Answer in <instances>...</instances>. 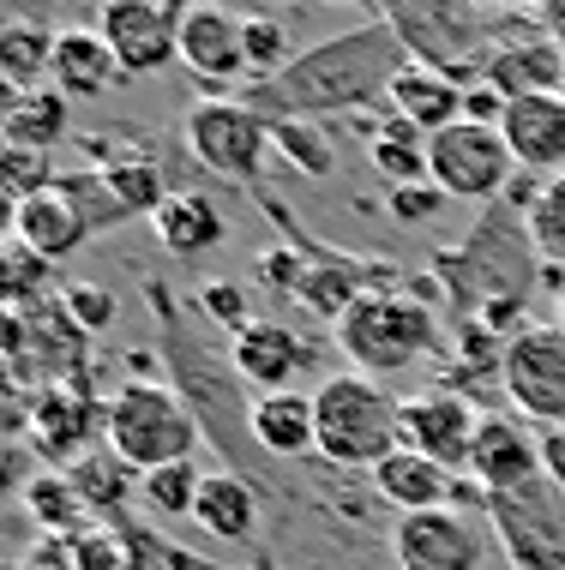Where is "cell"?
<instances>
[{
  "label": "cell",
  "instance_id": "obj_41",
  "mask_svg": "<svg viewBox=\"0 0 565 570\" xmlns=\"http://www.w3.org/2000/svg\"><path fill=\"white\" fill-rule=\"evenodd\" d=\"M42 276H49V265H42L37 253H25V246L12 240L7 253H0V301H19V295H30V288L42 283Z\"/></svg>",
  "mask_w": 565,
  "mask_h": 570
},
{
  "label": "cell",
  "instance_id": "obj_28",
  "mask_svg": "<svg viewBox=\"0 0 565 570\" xmlns=\"http://www.w3.org/2000/svg\"><path fill=\"white\" fill-rule=\"evenodd\" d=\"M368 163L373 175H386V187H421L427 180V132H416L409 120H373L368 127Z\"/></svg>",
  "mask_w": 565,
  "mask_h": 570
},
{
  "label": "cell",
  "instance_id": "obj_7",
  "mask_svg": "<svg viewBox=\"0 0 565 570\" xmlns=\"http://www.w3.org/2000/svg\"><path fill=\"white\" fill-rule=\"evenodd\" d=\"M499 391L517 403L529 426L565 433V331L559 325H517L499 354Z\"/></svg>",
  "mask_w": 565,
  "mask_h": 570
},
{
  "label": "cell",
  "instance_id": "obj_22",
  "mask_svg": "<svg viewBox=\"0 0 565 570\" xmlns=\"http://www.w3.org/2000/svg\"><path fill=\"white\" fill-rule=\"evenodd\" d=\"M386 109L397 120H409L416 132L434 138V132H446V127L464 120V85H451L446 72L416 67V60H409V67L391 79V90H386Z\"/></svg>",
  "mask_w": 565,
  "mask_h": 570
},
{
  "label": "cell",
  "instance_id": "obj_34",
  "mask_svg": "<svg viewBox=\"0 0 565 570\" xmlns=\"http://www.w3.org/2000/svg\"><path fill=\"white\" fill-rule=\"evenodd\" d=\"M198 487H205V474L193 462H169V469H150L139 481V504L150 517H193Z\"/></svg>",
  "mask_w": 565,
  "mask_h": 570
},
{
  "label": "cell",
  "instance_id": "obj_35",
  "mask_svg": "<svg viewBox=\"0 0 565 570\" xmlns=\"http://www.w3.org/2000/svg\"><path fill=\"white\" fill-rule=\"evenodd\" d=\"M55 187V157L25 145H0V205H25V198Z\"/></svg>",
  "mask_w": 565,
  "mask_h": 570
},
{
  "label": "cell",
  "instance_id": "obj_37",
  "mask_svg": "<svg viewBox=\"0 0 565 570\" xmlns=\"http://www.w3.org/2000/svg\"><path fill=\"white\" fill-rule=\"evenodd\" d=\"M60 313H67L85 336H103L120 318V301H115V288L90 283V276H72V283H60Z\"/></svg>",
  "mask_w": 565,
  "mask_h": 570
},
{
  "label": "cell",
  "instance_id": "obj_12",
  "mask_svg": "<svg viewBox=\"0 0 565 570\" xmlns=\"http://www.w3.org/2000/svg\"><path fill=\"white\" fill-rule=\"evenodd\" d=\"M25 433H30V456H42L49 469H67L85 451H97L90 439L103 433V403L90 396L85 379H55L37 391Z\"/></svg>",
  "mask_w": 565,
  "mask_h": 570
},
{
  "label": "cell",
  "instance_id": "obj_2",
  "mask_svg": "<svg viewBox=\"0 0 565 570\" xmlns=\"http://www.w3.org/2000/svg\"><path fill=\"white\" fill-rule=\"evenodd\" d=\"M379 19L397 30V42L409 49L416 67H434L451 85L469 90V85H481L499 42L529 24V12L517 19V12H476V7H451V0H416V7H386Z\"/></svg>",
  "mask_w": 565,
  "mask_h": 570
},
{
  "label": "cell",
  "instance_id": "obj_6",
  "mask_svg": "<svg viewBox=\"0 0 565 570\" xmlns=\"http://www.w3.org/2000/svg\"><path fill=\"white\" fill-rule=\"evenodd\" d=\"M181 138L211 175L235 180V187H265V157H271V120L253 115L235 97H205L181 115Z\"/></svg>",
  "mask_w": 565,
  "mask_h": 570
},
{
  "label": "cell",
  "instance_id": "obj_40",
  "mask_svg": "<svg viewBox=\"0 0 565 570\" xmlns=\"http://www.w3.org/2000/svg\"><path fill=\"white\" fill-rule=\"evenodd\" d=\"M446 205H451V198L439 193L434 180H421V187H391V193H386V217H391V223H403V228L434 223Z\"/></svg>",
  "mask_w": 565,
  "mask_h": 570
},
{
  "label": "cell",
  "instance_id": "obj_43",
  "mask_svg": "<svg viewBox=\"0 0 565 570\" xmlns=\"http://www.w3.org/2000/svg\"><path fill=\"white\" fill-rule=\"evenodd\" d=\"M464 120H476V127H499V120H506V97H499L494 85H469L464 90Z\"/></svg>",
  "mask_w": 565,
  "mask_h": 570
},
{
  "label": "cell",
  "instance_id": "obj_1",
  "mask_svg": "<svg viewBox=\"0 0 565 570\" xmlns=\"http://www.w3.org/2000/svg\"><path fill=\"white\" fill-rule=\"evenodd\" d=\"M409 67V49L397 42V30L386 19H368L355 30L301 49L277 79L253 85L247 109L265 120H319V115H361L373 102H386L391 79Z\"/></svg>",
  "mask_w": 565,
  "mask_h": 570
},
{
  "label": "cell",
  "instance_id": "obj_8",
  "mask_svg": "<svg viewBox=\"0 0 565 570\" xmlns=\"http://www.w3.org/2000/svg\"><path fill=\"white\" fill-rule=\"evenodd\" d=\"M512 150L499 127H476V120H457V127L427 138V180H434L446 198H464V205H487V198L512 193Z\"/></svg>",
  "mask_w": 565,
  "mask_h": 570
},
{
  "label": "cell",
  "instance_id": "obj_15",
  "mask_svg": "<svg viewBox=\"0 0 565 570\" xmlns=\"http://www.w3.org/2000/svg\"><path fill=\"white\" fill-rule=\"evenodd\" d=\"M476 492H517L529 481H542V433L517 414H481L476 433V456H469Z\"/></svg>",
  "mask_w": 565,
  "mask_h": 570
},
{
  "label": "cell",
  "instance_id": "obj_24",
  "mask_svg": "<svg viewBox=\"0 0 565 570\" xmlns=\"http://www.w3.org/2000/svg\"><path fill=\"white\" fill-rule=\"evenodd\" d=\"M60 474L72 481V492H79V504L90 511V522H120V511L139 499V481H145V474L133 469V462H120L109 444L85 451L79 462H67Z\"/></svg>",
  "mask_w": 565,
  "mask_h": 570
},
{
  "label": "cell",
  "instance_id": "obj_26",
  "mask_svg": "<svg viewBox=\"0 0 565 570\" xmlns=\"http://www.w3.org/2000/svg\"><path fill=\"white\" fill-rule=\"evenodd\" d=\"M150 228H157V240L169 246L175 258H205V253H217V246L228 240V217L217 210V198H205L193 187L163 198V210L150 217Z\"/></svg>",
  "mask_w": 565,
  "mask_h": 570
},
{
  "label": "cell",
  "instance_id": "obj_3",
  "mask_svg": "<svg viewBox=\"0 0 565 570\" xmlns=\"http://www.w3.org/2000/svg\"><path fill=\"white\" fill-rule=\"evenodd\" d=\"M397 396L379 379L361 373H331L313 384V433H319V456L331 469H379L403 433H397Z\"/></svg>",
  "mask_w": 565,
  "mask_h": 570
},
{
  "label": "cell",
  "instance_id": "obj_36",
  "mask_svg": "<svg viewBox=\"0 0 565 570\" xmlns=\"http://www.w3.org/2000/svg\"><path fill=\"white\" fill-rule=\"evenodd\" d=\"M524 235H529V246H536L547 265H559V271H565V175L542 180L536 205H529Z\"/></svg>",
  "mask_w": 565,
  "mask_h": 570
},
{
  "label": "cell",
  "instance_id": "obj_5",
  "mask_svg": "<svg viewBox=\"0 0 565 570\" xmlns=\"http://www.w3.org/2000/svg\"><path fill=\"white\" fill-rule=\"evenodd\" d=\"M439 343L434 306L421 295H397V288H379V295L355 301L349 318L338 325V348L349 361V373L361 379H397L416 361H427Z\"/></svg>",
  "mask_w": 565,
  "mask_h": 570
},
{
  "label": "cell",
  "instance_id": "obj_19",
  "mask_svg": "<svg viewBox=\"0 0 565 570\" xmlns=\"http://www.w3.org/2000/svg\"><path fill=\"white\" fill-rule=\"evenodd\" d=\"M12 240H19L25 253H37L42 265H60V258H72L90 240V223H85V210L72 205V193L55 180L49 193L12 205Z\"/></svg>",
  "mask_w": 565,
  "mask_h": 570
},
{
  "label": "cell",
  "instance_id": "obj_44",
  "mask_svg": "<svg viewBox=\"0 0 565 570\" xmlns=\"http://www.w3.org/2000/svg\"><path fill=\"white\" fill-rule=\"evenodd\" d=\"M25 102V90H12L7 79H0V132H7V120H12V109Z\"/></svg>",
  "mask_w": 565,
  "mask_h": 570
},
{
  "label": "cell",
  "instance_id": "obj_29",
  "mask_svg": "<svg viewBox=\"0 0 565 570\" xmlns=\"http://www.w3.org/2000/svg\"><path fill=\"white\" fill-rule=\"evenodd\" d=\"M49 67H55V30L37 24V19H12L0 24V79L12 90H42L49 85Z\"/></svg>",
  "mask_w": 565,
  "mask_h": 570
},
{
  "label": "cell",
  "instance_id": "obj_21",
  "mask_svg": "<svg viewBox=\"0 0 565 570\" xmlns=\"http://www.w3.org/2000/svg\"><path fill=\"white\" fill-rule=\"evenodd\" d=\"M127 79L120 72L115 49L97 37V24H67L55 30V67H49V85L60 90L67 102H97Z\"/></svg>",
  "mask_w": 565,
  "mask_h": 570
},
{
  "label": "cell",
  "instance_id": "obj_39",
  "mask_svg": "<svg viewBox=\"0 0 565 570\" xmlns=\"http://www.w3.org/2000/svg\"><path fill=\"white\" fill-rule=\"evenodd\" d=\"M198 313H205L217 331H228V336H241V331L253 325L247 288H241L235 276H217V283H198Z\"/></svg>",
  "mask_w": 565,
  "mask_h": 570
},
{
  "label": "cell",
  "instance_id": "obj_31",
  "mask_svg": "<svg viewBox=\"0 0 565 570\" xmlns=\"http://www.w3.org/2000/svg\"><path fill=\"white\" fill-rule=\"evenodd\" d=\"M72 127V102L60 97L55 85H42V90H30V97L12 109L7 120V132H0V145H25V150H55L60 138H67Z\"/></svg>",
  "mask_w": 565,
  "mask_h": 570
},
{
  "label": "cell",
  "instance_id": "obj_23",
  "mask_svg": "<svg viewBox=\"0 0 565 570\" xmlns=\"http://www.w3.org/2000/svg\"><path fill=\"white\" fill-rule=\"evenodd\" d=\"M247 433L265 456H313L319 433H313V391H271L253 396L247 409Z\"/></svg>",
  "mask_w": 565,
  "mask_h": 570
},
{
  "label": "cell",
  "instance_id": "obj_13",
  "mask_svg": "<svg viewBox=\"0 0 565 570\" xmlns=\"http://www.w3.org/2000/svg\"><path fill=\"white\" fill-rule=\"evenodd\" d=\"M397 570H481V529L469 511H421L391 522Z\"/></svg>",
  "mask_w": 565,
  "mask_h": 570
},
{
  "label": "cell",
  "instance_id": "obj_32",
  "mask_svg": "<svg viewBox=\"0 0 565 570\" xmlns=\"http://www.w3.org/2000/svg\"><path fill=\"white\" fill-rule=\"evenodd\" d=\"M72 570H145V534L127 522H90L79 541H67Z\"/></svg>",
  "mask_w": 565,
  "mask_h": 570
},
{
  "label": "cell",
  "instance_id": "obj_18",
  "mask_svg": "<svg viewBox=\"0 0 565 570\" xmlns=\"http://www.w3.org/2000/svg\"><path fill=\"white\" fill-rule=\"evenodd\" d=\"M499 138H506V150H512L517 168H529V175H542V180L565 175V90H554V97H517V102H506Z\"/></svg>",
  "mask_w": 565,
  "mask_h": 570
},
{
  "label": "cell",
  "instance_id": "obj_16",
  "mask_svg": "<svg viewBox=\"0 0 565 570\" xmlns=\"http://www.w3.org/2000/svg\"><path fill=\"white\" fill-rule=\"evenodd\" d=\"M181 67L205 85H228L247 72V12L187 7L181 12Z\"/></svg>",
  "mask_w": 565,
  "mask_h": 570
},
{
  "label": "cell",
  "instance_id": "obj_38",
  "mask_svg": "<svg viewBox=\"0 0 565 570\" xmlns=\"http://www.w3.org/2000/svg\"><path fill=\"white\" fill-rule=\"evenodd\" d=\"M295 60V49H289V30L283 19H265V12H247V79L265 85L277 79V72Z\"/></svg>",
  "mask_w": 565,
  "mask_h": 570
},
{
  "label": "cell",
  "instance_id": "obj_27",
  "mask_svg": "<svg viewBox=\"0 0 565 570\" xmlns=\"http://www.w3.org/2000/svg\"><path fill=\"white\" fill-rule=\"evenodd\" d=\"M193 522L211 534V541H247V534L259 529V492L247 487V474H235V469L205 474Z\"/></svg>",
  "mask_w": 565,
  "mask_h": 570
},
{
  "label": "cell",
  "instance_id": "obj_45",
  "mask_svg": "<svg viewBox=\"0 0 565 570\" xmlns=\"http://www.w3.org/2000/svg\"><path fill=\"white\" fill-rule=\"evenodd\" d=\"M554 325H559V331H565V288H559V318H554Z\"/></svg>",
  "mask_w": 565,
  "mask_h": 570
},
{
  "label": "cell",
  "instance_id": "obj_42",
  "mask_svg": "<svg viewBox=\"0 0 565 570\" xmlns=\"http://www.w3.org/2000/svg\"><path fill=\"white\" fill-rule=\"evenodd\" d=\"M30 481H37L30 451H25V444H12V439H0V499H7V492H25Z\"/></svg>",
  "mask_w": 565,
  "mask_h": 570
},
{
  "label": "cell",
  "instance_id": "obj_25",
  "mask_svg": "<svg viewBox=\"0 0 565 570\" xmlns=\"http://www.w3.org/2000/svg\"><path fill=\"white\" fill-rule=\"evenodd\" d=\"M90 145V175L103 180V193L115 198V210L120 217H157L163 210V198H169V180H163V168L150 163V157H115L109 150V138H85Z\"/></svg>",
  "mask_w": 565,
  "mask_h": 570
},
{
  "label": "cell",
  "instance_id": "obj_10",
  "mask_svg": "<svg viewBox=\"0 0 565 570\" xmlns=\"http://www.w3.org/2000/svg\"><path fill=\"white\" fill-rule=\"evenodd\" d=\"M397 433H403V451L439 462V469H451V474H469L481 414L464 391H421V396H403Z\"/></svg>",
  "mask_w": 565,
  "mask_h": 570
},
{
  "label": "cell",
  "instance_id": "obj_17",
  "mask_svg": "<svg viewBox=\"0 0 565 570\" xmlns=\"http://www.w3.org/2000/svg\"><path fill=\"white\" fill-rule=\"evenodd\" d=\"M308 361H313V348L289 325H277V318H253L241 336H228V366H235V379H247L259 396L295 391V379Z\"/></svg>",
  "mask_w": 565,
  "mask_h": 570
},
{
  "label": "cell",
  "instance_id": "obj_33",
  "mask_svg": "<svg viewBox=\"0 0 565 570\" xmlns=\"http://www.w3.org/2000/svg\"><path fill=\"white\" fill-rule=\"evenodd\" d=\"M271 150H277L283 163H295L308 180H325L331 168H338V150H331V138L313 127V120H271Z\"/></svg>",
  "mask_w": 565,
  "mask_h": 570
},
{
  "label": "cell",
  "instance_id": "obj_11",
  "mask_svg": "<svg viewBox=\"0 0 565 570\" xmlns=\"http://www.w3.org/2000/svg\"><path fill=\"white\" fill-rule=\"evenodd\" d=\"M181 12L187 7H163V0H109L97 12V37L115 49L127 79H145L181 60Z\"/></svg>",
  "mask_w": 565,
  "mask_h": 570
},
{
  "label": "cell",
  "instance_id": "obj_9",
  "mask_svg": "<svg viewBox=\"0 0 565 570\" xmlns=\"http://www.w3.org/2000/svg\"><path fill=\"white\" fill-rule=\"evenodd\" d=\"M481 511L517 570H565V492L547 474L517 492H481Z\"/></svg>",
  "mask_w": 565,
  "mask_h": 570
},
{
  "label": "cell",
  "instance_id": "obj_4",
  "mask_svg": "<svg viewBox=\"0 0 565 570\" xmlns=\"http://www.w3.org/2000/svg\"><path fill=\"white\" fill-rule=\"evenodd\" d=\"M103 444L139 474H150V469H169V462H193L198 421L163 379H127L103 403Z\"/></svg>",
  "mask_w": 565,
  "mask_h": 570
},
{
  "label": "cell",
  "instance_id": "obj_20",
  "mask_svg": "<svg viewBox=\"0 0 565 570\" xmlns=\"http://www.w3.org/2000/svg\"><path fill=\"white\" fill-rule=\"evenodd\" d=\"M368 481H373V492L391 504L397 517L451 511V504L464 499V481H457L451 469H439V462H427V456H416V451H403V444H397V451L379 462Z\"/></svg>",
  "mask_w": 565,
  "mask_h": 570
},
{
  "label": "cell",
  "instance_id": "obj_30",
  "mask_svg": "<svg viewBox=\"0 0 565 570\" xmlns=\"http://www.w3.org/2000/svg\"><path fill=\"white\" fill-rule=\"evenodd\" d=\"M25 511L42 529V541H79L90 529V511L79 504V492L60 469H37V481L25 487Z\"/></svg>",
  "mask_w": 565,
  "mask_h": 570
},
{
  "label": "cell",
  "instance_id": "obj_14",
  "mask_svg": "<svg viewBox=\"0 0 565 570\" xmlns=\"http://www.w3.org/2000/svg\"><path fill=\"white\" fill-rule=\"evenodd\" d=\"M481 85H494L506 102H517V97H554V90H565V42L547 37V30L536 24V12H529V24L512 30V37L494 49Z\"/></svg>",
  "mask_w": 565,
  "mask_h": 570
}]
</instances>
